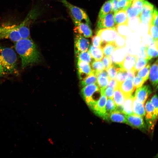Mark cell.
<instances>
[{
    "label": "cell",
    "mask_w": 158,
    "mask_h": 158,
    "mask_svg": "<svg viewBox=\"0 0 158 158\" xmlns=\"http://www.w3.org/2000/svg\"><path fill=\"white\" fill-rule=\"evenodd\" d=\"M15 47L21 58L22 68H25L39 61V52L35 44L30 37L21 38L15 42Z\"/></svg>",
    "instance_id": "1"
},
{
    "label": "cell",
    "mask_w": 158,
    "mask_h": 158,
    "mask_svg": "<svg viewBox=\"0 0 158 158\" xmlns=\"http://www.w3.org/2000/svg\"><path fill=\"white\" fill-rule=\"evenodd\" d=\"M0 61L4 74H18L17 56L12 49L0 47Z\"/></svg>",
    "instance_id": "2"
},
{
    "label": "cell",
    "mask_w": 158,
    "mask_h": 158,
    "mask_svg": "<svg viewBox=\"0 0 158 158\" xmlns=\"http://www.w3.org/2000/svg\"><path fill=\"white\" fill-rule=\"evenodd\" d=\"M81 92L86 103L90 107L98 100L101 96L100 89L97 83L83 87Z\"/></svg>",
    "instance_id": "3"
},
{
    "label": "cell",
    "mask_w": 158,
    "mask_h": 158,
    "mask_svg": "<svg viewBox=\"0 0 158 158\" xmlns=\"http://www.w3.org/2000/svg\"><path fill=\"white\" fill-rule=\"evenodd\" d=\"M59 1L68 9L71 16L79 21L84 22L90 25V19L85 10L73 5L66 0H59Z\"/></svg>",
    "instance_id": "4"
},
{
    "label": "cell",
    "mask_w": 158,
    "mask_h": 158,
    "mask_svg": "<svg viewBox=\"0 0 158 158\" xmlns=\"http://www.w3.org/2000/svg\"><path fill=\"white\" fill-rule=\"evenodd\" d=\"M8 39L15 42L21 39L18 25L5 26L4 30L0 32V39Z\"/></svg>",
    "instance_id": "5"
},
{
    "label": "cell",
    "mask_w": 158,
    "mask_h": 158,
    "mask_svg": "<svg viewBox=\"0 0 158 158\" xmlns=\"http://www.w3.org/2000/svg\"><path fill=\"white\" fill-rule=\"evenodd\" d=\"M107 97L104 93H101V96L98 100L90 108L97 115L107 120L105 106Z\"/></svg>",
    "instance_id": "6"
},
{
    "label": "cell",
    "mask_w": 158,
    "mask_h": 158,
    "mask_svg": "<svg viewBox=\"0 0 158 158\" xmlns=\"http://www.w3.org/2000/svg\"><path fill=\"white\" fill-rule=\"evenodd\" d=\"M154 9L153 4L144 0L142 11L139 16L141 23L148 25L150 24Z\"/></svg>",
    "instance_id": "7"
},
{
    "label": "cell",
    "mask_w": 158,
    "mask_h": 158,
    "mask_svg": "<svg viewBox=\"0 0 158 158\" xmlns=\"http://www.w3.org/2000/svg\"><path fill=\"white\" fill-rule=\"evenodd\" d=\"M75 27L74 30L76 33L79 34L85 37H92V32L88 24L79 21L71 16Z\"/></svg>",
    "instance_id": "8"
},
{
    "label": "cell",
    "mask_w": 158,
    "mask_h": 158,
    "mask_svg": "<svg viewBox=\"0 0 158 158\" xmlns=\"http://www.w3.org/2000/svg\"><path fill=\"white\" fill-rule=\"evenodd\" d=\"M96 35L100 36L103 42L108 43L114 42L117 33L115 27L99 29Z\"/></svg>",
    "instance_id": "9"
},
{
    "label": "cell",
    "mask_w": 158,
    "mask_h": 158,
    "mask_svg": "<svg viewBox=\"0 0 158 158\" xmlns=\"http://www.w3.org/2000/svg\"><path fill=\"white\" fill-rule=\"evenodd\" d=\"M90 45L87 39L81 35L76 33L74 38V47L76 55L79 53L87 51Z\"/></svg>",
    "instance_id": "10"
},
{
    "label": "cell",
    "mask_w": 158,
    "mask_h": 158,
    "mask_svg": "<svg viewBox=\"0 0 158 158\" xmlns=\"http://www.w3.org/2000/svg\"><path fill=\"white\" fill-rule=\"evenodd\" d=\"M152 92L150 86L145 85L137 88L134 97L138 101L144 104Z\"/></svg>",
    "instance_id": "11"
},
{
    "label": "cell",
    "mask_w": 158,
    "mask_h": 158,
    "mask_svg": "<svg viewBox=\"0 0 158 158\" xmlns=\"http://www.w3.org/2000/svg\"><path fill=\"white\" fill-rule=\"evenodd\" d=\"M116 25L114 13L111 11L103 18L98 19L97 26L98 29H100L113 28Z\"/></svg>",
    "instance_id": "12"
},
{
    "label": "cell",
    "mask_w": 158,
    "mask_h": 158,
    "mask_svg": "<svg viewBox=\"0 0 158 158\" xmlns=\"http://www.w3.org/2000/svg\"><path fill=\"white\" fill-rule=\"evenodd\" d=\"M32 16L31 13H29L22 22L18 25V30L21 38L30 37V26Z\"/></svg>",
    "instance_id": "13"
},
{
    "label": "cell",
    "mask_w": 158,
    "mask_h": 158,
    "mask_svg": "<svg viewBox=\"0 0 158 158\" xmlns=\"http://www.w3.org/2000/svg\"><path fill=\"white\" fill-rule=\"evenodd\" d=\"M118 88L126 98L131 96L135 89L133 79L128 78L119 86Z\"/></svg>",
    "instance_id": "14"
},
{
    "label": "cell",
    "mask_w": 158,
    "mask_h": 158,
    "mask_svg": "<svg viewBox=\"0 0 158 158\" xmlns=\"http://www.w3.org/2000/svg\"><path fill=\"white\" fill-rule=\"evenodd\" d=\"M77 68L78 75L81 80L84 79L92 71V69L90 63L78 60Z\"/></svg>",
    "instance_id": "15"
},
{
    "label": "cell",
    "mask_w": 158,
    "mask_h": 158,
    "mask_svg": "<svg viewBox=\"0 0 158 158\" xmlns=\"http://www.w3.org/2000/svg\"><path fill=\"white\" fill-rule=\"evenodd\" d=\"M125 116L128 121V124L140 129L145 128V125L142 117L135 114L129 115H125Z\"/></svg>",
    "instance_id": "16"
},
{
    "label": "cell",
    "mask_w": 158,
    "mask_h": 158,
    "mask_svg": "<svg viewBox=\"0 0 158 158\" xmlns=\"http://www.w3.org/2000/svg\"><path fill=\"white\" fill-rule=\"evenodd\" d=\"M127 54V50L125 47L117 48L110 56L112 63L121 65Z\"/></svg>",
    "instance_id": "17"
},
{
    "label": "cell",
    "mask_w": 158,
    "mask_h": 158,
    "mask_svg": "<svg viewBox=\"0 0 158 158\" xmlns=\"http://www.w3.org/2000/svg\"><path fill=\"white\" fill-rule=\"evenodd\" d=\"M138 58L136 55L127 53L121 64L122 69L126 71L133 70Z\"/></svg>",
    "instance_id": "18"
},
{
    "label": "cell",
    "mask_w": 158,
    "mask_h": 158,
    "mask_svg": "<svg viewBox=\"0 0 158 158\" xmlns=\"http://www.w3.org/2000/svg\"><path fill=\"white\" fill-rule=\"evenodd\" d=\"M110 79L107 71L104 70L97 76V83L100 90H104L107 87Z\"/></svg>",
    "instance_id": "19"
},
{
    "label": "cell",
    "mask_w": 158,
    "mask_h": 158,
    "mask_svg": "<svg viewBox=\"0 0 158 158\" xmlns=\"http://www.w3.org/2000/svg\"><path fill=\"white\" fill-rule=\"evenodd\" d=\"M114 90L113 100L117 106V110L122 112L126 98L119 88L114 89Z\"/></svg>",
    "instance_id": "20"
},
{
    "label": "cell",
    "mask_w": 158,
    "mask_h": 158,
    "mask_svg": "<svg viewBox=\"0 0 158 158\" xmlns=\"http://www.w3.org/2000/svg\"><path fill=\"white\" fill-rule=\"evenodd\" d=\"M149 75L150 81L154 87H157L158 84V60L152 65Z\"/></svg>",
    "instance_id": "21"
},
{
    "label": "cell",
    "mask_w": 158,
    "mask_h": 158,
    "mask_svg": "<svg viewBox=\"0 0 158 158\" xmlns=\"http://www.w3.org/2000/svg\"><path fill=\"white\" fill-rule=\"evenodd\" d=\"M132 109L134 114L141 117L145 114L144 104L138 101L134 97L132 103Z\"/></svg>",
    "instance_id": "22"
},
{
    "label": "cell",
    "mask_w": 158,
    "mask_h": 158,
    "mask_svg": "<svg viewBox=\"0 0 158 158\" xmlns=\"http://www.w3.org/2000/svg\"><path fill=\"white\" fill-rule=\"evenodd\" d=\"M145 108L146 111V120L149 124H151L152 121L157 118V115L155 114L153 107L150 100L147 102Z\"/></svg>",
    "instance_id": "23"
},
{
    "label": "cell",
    "mask_w": 158,
    "mask_h": 158,
    "mask_svg": "<svg viewBox=\"0 0 158 158\" xmlns=\"http://www.w3.org/2000/svg\"><path fill=\"white\" fill-rule=\"evenodd\" d=\"M114 18L116 25L128 24V18L126 11L120 10L114 13Z\"/></svg>",
    "instance_id": "24"
},
{
    "label": "cell",
    "mask_w": 158,
    "mask_h": 158,
    "mask_svg": "<svg viewBox=\"0 0 158 158\" xmlns=\"http://www.w3.org/2000/svg\"><path fill=\"white\" fill-rule=\"evenodd\" d=\"M146 52L147 59L149 60L157 57L158 40L155 41L154 44L146 47Z\"/></svg>",
    "instance_id": "25"
},
{
    "label": "cell",
    "mask_w": 158,
    "mask_h": 158,
    "mask_svg": "<svg viewBox=\"0 0 158 158\" xmlns=\"http://www.w3.org/2000/svg\"><path fill=\"white\" fill-rule=\"evenodd\" d=\"M134 96L126 98L124 101L122 113L125 115H129L134 114L132 109V103Z\"/></svg>",
    "instance_id": "26"
},
{
    "label": "cell",
    "mask_w": 158,
    "mask_h": 158,
    "mask_svg": "<svg viewBox=\"0 0 158 158\" xmlns=\"http://www.w3.org/2000/svg\"><path fill=\"white\" fill-rule=\"evenodd\" d=\"M109 118L113 122L128 124L124 114L117 110L111 113L109 115Z\"/></svg>",
    "instance_id": "27"
},
{
    "label": "cell",
    "mask_w": 158,
    "mask_h": 158,
    "mask_svg": "<svg viewBox=\"0 0 158 158\" xmlns=\"http://www.w3.org/2000/svg\"><path fill=\"white\" fill-rule=\"evenodd\" d=\"M92 57L95 60H101L104 57L102 49L100 47H96L91 45L88 50Z\"/></svg>",
    "instance_id": "28"
},
{
    "label": "cell",
    "mask_w": 158,
    "mask_h": 158,
    "mask_svg": "<svg viewBox=\"0 0 158 158\" xmlns=\"http://www.w3.org/2000/svg\"><path fill=\"white\" fill-rule=\"evenodd\" d=\"M115 28L118 34L126 37L132 32L126 24L116 25Z\"/></svg>",
    "instance_id": "29"
},
{
    "label": "cell",
    "mask_w": 158,
    "mask_h": 158,
    "mask_svg": "<svg viewBox=\"0 0 158 158\" xmlns=\"http://www.w3.org/2000/svg\"><path fill=\"white\" fill-rule=\"evenodd\" d=\"M122 69L121 65L112 63L106 71L111 79L115 78L117 73Z\"/></svg>",
    "instance_id": "30"
},
{
    "label": "cell",
    "mask_w": 158,
    "mask_h": 158,
    "mask_svg": "<svg viewBox=\"0 0 158 158\" xmlns=\"http://www.w3.org/2000/svg\"><path fill=\"white\" fill-rule=\"evenodd\" d=\"M97 75L92 71L84 79L81 81V85L84 87L91 84L97 83Z\"/></svg>",
    "instance_id": "31"
},
{
    "label": "cell",
    "mask_w": 158,
    "mask_h": 158,
    "mask_svg": "<svg viewBox=\"0 0 158 158\" xmlns=\"http://www.w3.org/2000/svg\"><path fill=\"white\" fill-rule=\"evenodd\" d=\"M111 0H108L103 4L100 9L99 15L98 19L103 18L111 10Z\"/></svg>",
    "instance_id": "32"
},
{
    "label": "cell",
    "mask_w": 158,
    "mask_h": 158,
    "mask_svg": "<svg viewBox=\"0 0 158 158\" xmlns=\"http://www.w3.org/2000/svg\"><path fill=\"white\" fill-rule=\"evenodd\" d=\"M107 120L109 119L110 114L117 110V107L113 99L112 98H109L105 106Z\"/></svg>",
    "instance_id": "33"
},
{
    "label": "cell",
    "mask_w": 158,
    "mask_h": 158,
    "mask_svg": "<svg viewBox=\"0 0 158 158\" xmlns=\"http://www.w3.org/2000/svg\"><path fill=\"white\" fill-rule=\"evenodd\" d=\"M117 49L114 42L106 43L102 48L104 55L109 56Z\"/></svg>",
    "instance_id": "34"
},
{
    "label": "cell",
    "mask_w": 158,
    "mask_h": 158,
    "mask_svg": "<svg viewBox=\"0 0 158 158\" xmlns=\"http://www.w3.org/2000/svg\"><path fill=\"white\" fill-rule=\"evenodd\" d=\"M150 63H148L141 69L138 71L136 75L139 77L144 79L146 82L149 78V75L150 68Z\"/></svg>",
    "instance_id": "35"
},
{
    "label": "cell",
    "mask_w": 158,
    "mask_h": 158,
    "mask_svg": "<svg viewBox=\"0 0 158 158\" xmlns=\"http://www.w3.org/2000/svg\"><path fill=\"white\" fill-rule=\"evenodd\" d=\"M139 16L129 19L128 25L132 32L137 31L141 23Z\"/></svg>",
    "instance_id": "36"
},
{
    "label": "cell",
    "mask_w": 158,
    "mask_h": 158,
    "mask_svg": "<svg viewBox=\"0 0 158 158\" xmlns=\"http://www.w3.org/2000/svg\"><path fill=\"white\" fill-rule=\"evenodd\" d=\"M91 68L92 71L97 76L99 73L104 70V65L100 60H94L91 62Z\"/></svg>",
    "instance_id": "37"
},
{
    "label": "cell",
    "mask_w": 158,
    "mask_h": 158,
    "mask_svg": "<svg viewBox=\"0 0 158 158\" xmlns=\"http://www.w3.org/2000/svg\"><path fill=\"white\" fill-rule=\"evenodd\" d=\"M149 61L147 59L138 58L133 70L136 73L146 66L148 63Z\"/></svg>",
    "instance_id": "38"
},
{
    "label": "cell",
    "mask_w": 158,
    "mask_h": 158,
    "mask_svg": "<svg viewBox=\"0 0 158 158\" xmlns=\"http://www.w3.org/2000/svg\"><path fill=\"white\" fill-rule=\"evenodd\" d=\"M127 37L117 33L114 42L117 48L125 47Z\"/></svg>",
    "instance_id": "39"
},
{
    "label": "cell",
    "mask_w": 158,
    "mask_h": 158,
    "mask_svg": "<svg viewBox=\"0 0 158 158\" xmlns=\"http://www.w3.org/2000/svg\"><path fill=\"white\" fill-rule=\"evenodd\" d=\"M76 56L78 59V60L89 63L92 61V58L88 51L80 52Z\"/></svg>",
    "instance_id": "40"
},
{
    "label": "cell",
    "mask_w": 158,
    "mask_h": 158,
    "mask_svg": "<svg viewBox=\"0 0 158 158\" xmlns=\"http://www.w3.org/2000/svg\"><path fill=\"white\" fill-rule=\"evenodd\" d=\"M148 33L153 40L156 41L158 40V31L157 27L150 23L149 25Z\"/></svg>",
    "instance_id": "41"
},
{
    "label": "cell",
    "mask_w": 158,
    "mask_h": 158,
    "mask_svg": "<svg viewBox=\"0 0 158 158\" xmlns=\"http://www.w3.org/2000/svg\"><path fill=\"white\" fill-rule=\"evenodd\" d=\"M116 78L119 85L127 78V71L122 69L117 73Z\"/></svg>",
    "instance_id": "42"
},
{
    "label": "cell",
    "mask_w": 158,
    "mask_h": 158,
    "mask_svg": "<svg viewBox=\"0 0 158 158\" xmlns=\"http://www.w3.org/2000/svg\"><path fill=\"white\" fill-rule=\"evenodd\" d=\"M126 11L128 19L139 16L140 15L137 10L132 7L131 6L126 10Z\"/></svg>",
    "instance_id": "43"
},
{
    "label": "cell",
    "mask_w": 158,
    "mask_h": 158,
    "mask_svg": "<svg viewBox=\"0 0 158 158\" xmlns=\"http://www.w3.org/2000/svg\"><path fill=\"white\" fill-rule=\"evenodd\" d=\"M132 1L130 0H119L118 2L119 10L126 11L131 5Z\"/></svg>",
    "instance_id": "44"
},
{
    "label": "cell",
    "mask_w": 158,
    "mask_h": 158,
    "mask_svg": "<svg viewBox=\"0 0 158 158\" xmlns=\"http://www.w3.org/2000/svg\"><path fill=\"white\" fill-rule=\"evenodd\" d=\"M144 1V0H136L133 1L130 5L132 7L137 10L140 15L142 10Z\"/></svg>",
    "instance_id": "45"
},
{
    "label": "cell",
    "mask_w": 158,
    "mask_h": 158,
    "mask_svg": "<svg viewBox=\"0 0 158 158\" xmlns=\"http://www.w3.org/2000/svg\"><path fill=\"white\" fill-rule=\"evenodd\" d=\"M141 40V42H142L144 45L146 47H148L154 44L155 41L148 34L145 35L143 37Z\"/></svg>",
    "instance_id": "46"
},
{
    "label": "cell",
    "mask_w": 158,
    "mask_h": 158,
    "mask_svg": "<svg viewBox=\"0 0 158 158\" xmlns=\"http://www.w3.org/2000/svg\"><path fill=\"white\" fill-rule=\"evenodd\" d=\"M133 81L134 87L135 88L139 87L143 84L145 82L142 78L139 77L136 74L133 78Z\"/></svg>",
    "instance_id": "47"
},
{
    "label": "cell",
    "mask_w": 158,
    "mask_h": 158,
    "mask_svg": "<svg viewBox=\"0 0 158 158\" xmlns=\"http://www.w3.org/2000/svg\"><path fill=\"white\" fill-rule=\"evenodd\" d=\"M102 42L100 37L98 35H96L92 37V44L95 47L101 48Z\"/></svg>",
    "instance_id": "48"
},
{
    "label": "cell",
    "mask_w": 158,
    "mask_h": 158,
    "mask_svg": "<svg viewBox=\"0 0 158 158\" xmlns=\"http://www.w3.org/2000/svg\"><path fill=\"white\" fill-rule=\"evenodd\" d=\"M104 67V69L107 70L112 64V61L110 56H105L102 59Z\"/></svg>",
    "instance_id": "49"
},
{
    "label": "cell",
    "mask_w": 158,
    "mask_h": 158,
    "mask_svg": "<svg viewBox=\"0 0 158 158\" xmlns=\"http://www.w3.org/2000/svg\"><path fill=\"white\" fill-rule=\"evenodd\" d=\"M150 23L158 27V11L156 8L154 9Z\"/></svg>",
    "instance_id": "50"
},
{
    "label": "cell",
    "mask_w": 158,
    "mask_h": 158,
    "mask_svg": "<svg viewBox=\"0 0 158 158\" xmlns=\"http://www.w3.org/2000/svg\"><path fill=\"white\" fill-rule=\"evenodd\" d=\"M151 102L154 109L155 114H158V98L157 95L155 94L151 98Z\"/></svg>",
    "instance_id": "51"
},
{
    "label": "cell",
    "mask_w": 158,
    "mask_h": 158,
    "mask_svg": "<svg viewBox=\"0 0 158 158\" xmlns=\"http://www.w3.org/2000/svg\"><path fill=\"white\" fill-rule=\"evenodd\" d=\"M149 25L141 23L137 30L140 34L143 35L147 32L148 30Z\"/></svg>",
    "instance_id": "52"
},
{
    "label": "cell",
    "mask_w": 158,
    "mask_h": 158,
    "mask_svg": "<svg viewBox=\"0 0 158 158\" xmlns=\"http://www.w3.org/2000/svg\"><path fill=\"white\" fill-rule=\"evenodd\" d=\"M114 90L111 87L107 86L104 90V93L107 97L113 98Z\"/></svg>",
    "instance_id": "53"
},
{
    "label": "cell",
    "mask_w": 158,
    "mask_h": 158,
    "mask_svg": "<svg viewBox=\"0 0 158 158\" xmlns=\"http://www.w3.org/2000/svg\"><path fill=\"white\" fill-rule=\"evenodd\" d=\"M109 83L107 86L112 87L114 90L118 88L119 85L115 78L111 79Z\"/></svg>",
    "instance_id": "54"
},
{
    "label": "cell",
    "mask_w": 158,
    "mask_h": 158,
    "mask_svg": "<svg viewBox=\"0 0 158 158\" xmlns=\"http://www.w3.org/2000/svg\"><path fill=\"white\" fill-rule=\"evenodd\" d=\"M111 11L114 13L120 10L118 6V1L116 0H111Z\"/></svg>",
    "instance_id": "55"
},
{
    "label": "cell",
    "mask_w": 158,
    "mask_h": 158,
    "mask_svg": "<svg viewBox=\"0 0 158 158\" xmlns=\"http://www.w3.org/2000/svg\"><path fill=\"white\" fill-rule=\"evenodd\" d=\"M138 58L147 59V55L146 52V47L142 46L140 48V52L139 53Z\"/></svg>",
    "instance_id": "56"
},
{
    "label": "cell",
    "mask_w": 158,
    "mask_h": 158,
    "mask_svg": "<svg viewBox=\"0 0 158 158\" xmlns=\"http://www.w3.org/2000/svg\"><path fill=\"white\" fill-rule=\"evenodd\" d=\"M136 73L133 69L127 71V78H129L133 79Z\"/></svg>",
    "instance_id": "57"
},
{
    "label": "cell",
    "mask_w": 158,
    "mask_h": 158,
    "mask_svg": "<svg viewBox=\"0 0 158 158\" xmlns=\"http://www.w3.org/2000/svg\"><path fill=\"white\" fill-rule=\"evenodd\" d=\"M4 74L2 66L0 61V77L3 75Z\"/></svg>",
    "instance_id": "58"
},
{
    "label": "cell",
    "mask_w": 158,
    "mask_h": 158,
    "mask_svg": "<svg viewBox=\"0 0 158 158\" xmlns=\"http://www.w3.org/2000/svg\"><path fill=\"white\" fill-rule=\"evenodd\" d=\"M5 26L0 27V32H1L4 29Z\"/></svg>",
    "instance_id": "59"
},
{
    "label": "cell",
    "mask_w": 158,
    "mask_h": 158,
    "mask_svg": "<svg viewBox=\"0 0 158 158\" xmlns=\"http://www.w3.org/2000/svg\"><path fill=\"white\" fill-rule=\"evenodd\" d=\"M130 1H135V0H130Z\"/></svg>",
    "instance_id": "60"
},
{
    "label": "cell",
    "mask_w": 158,
    "mask_h": 158,
    "mask_svg": "<svg viewBox=\"0 0 158 158\" xmlns=\"http://www.w3.org/2000/svg\"><path fill=\"white\" fill-rule=\"evenodd\" d=\"M117 0V1H119V0Z\"/></svg>",
    "instance_id": "61"
}]
</instances>
